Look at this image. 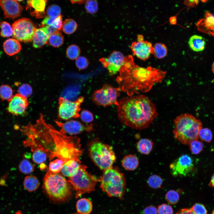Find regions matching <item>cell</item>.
<instances>
[{
  "label": "cell",
  "instance_id": "1",
  "mask_svg": "<svg viewBox=\"0 0 214 214\" xmlns=\"http://www.w3.org/2000/svg\"><path fill=\"white\" fill-rule=\"evenodd\" d=\"M21 130L26 138L24 145L30 147L32 151L43 150L50 160L56 157L64 163L70 159L79 160L82 153L79 138L57 130L46 122L42 114L35 123H29Z\"/></svg>",
  "mask_w": 214,
  "mask_h": 214
},
{
  "label": "cell",
  "instance_id": "2",
  "mask_svg": "<svg viewBox=\"0 0 214 214\" xmlns=\"http://www.w3.org/2000/svg\"><path fill=\"white\" fill-rule=\"evenodd\" d=\"M117 81L120 91L129 96L149 91L155 84L161 82L166 71L151 66L146 68L135 64L133 57H125Z\"/></svg>",
  "mask_w": 214,
  "mask_h": 214
},
{
  "label": "cell",
  "instance_id": "3",
  "mask_svg": "<svg viewBox=\"0 0 214 214\" xmlns=\"http://www.w3.org/2000/svg\"><path fill=\"white\" fill-rule=\"evenodd\" d=\"M117 111L122 123L138 130L147 128L158 114L154 104L143 95L122 98L117 106Z\"/></svg>",
  "mask_w": 214,
  "mask_h": 214
},
{
  "label": "cell",
  "instance_id": "4",
  "mask_svg": "<svg viewBox=\"0 0 214 214\" xmlns=\"http://www.w3.org/2000/svg\"><path fill=\"white\" fill-rule=\"evenodd\" d=\"M43 187L48 198L55 203L66 202L71 197L70 183L59 173L48 171L43 179Z\"/></svg>",
  "mask_w": 214,
  "mask_h": 214
},
{
  "label": "cell",
  "instance_id": "5",
  "mask_svg": "<svg viewBox=\"0 0 214 214\" xmlns=\"http://www.w3.org/2000/svg\"><path fill=\"white\" fill-rule=\"evenodd\" d=\"M174 137L181 143L189 145L191 141L199 139L202 123L192 115L188 113L181 114L174 120Z\"/></svg>",
  "mask_w": 214,
  "mask_h": 214
},
{
  "label": "cell",
  "instance_id": "6",
  "mask_svg": "<svg viewBox=\"0 0 214 214\" xmlns=\"http://www.w3.org/2000/svg\"><path fill=\"white\" fill-rule=\"evenodd\" d=\"M99 181L100 188L108 196L122 199L126 182L124 174L118 167L112 166L104 170Z\"/></svg>",
  "mask_w": 214,
  "mask_h": 214
},
{
  "label": "cell",
  "instance_id": "7",
  "mask_svg": "<svg viewBox=\"0 0 214 214\" xmlns=\"http://www.w3.org/2000/svg\"><path fill=\"white\" fill-rule=\"evenodd\" d=\"M88 151L92 161L101 170L112 167L115 161L116 156L111 147L97 139L90 143Z\"/></svg>",
  "mask_w": 214,
  "mask_h": 214
},
{
  "label": "cell",
  "instance_id": "8",
  "mask_svg": "<svg viewBox=\"0 0 214 214\" xmlns=\"http://www.w3.org/2000/svg\"><path fill=\"white\" fill-rule=\"evenodd\" d=\"M86 169L85 165H81L77 173L68 179V182L76 192V199L85 193L94 191L97 183L99 181V179L89 173Z\"/></svg>",
  "mask_w": 214,
  "mask_h": 214
},
{
  "label": "cell",
  "instance_id": "9",
  "mask_svg": "<svg viewBox=\"0 0 214 214\" xmlns=\"http://www.w3.org/2000/svg\"><path fill=\"white\" fill-rule=\"evenodd\" d=\"M120 89L108 84H104L100 89L94 92L92 95L93 102L97 105L106 107L114 104L117 106V97L120 96Z\"/></svg>",
  "mask_w": 214,
  "mask_h": 214
},
{
  "label": "cell",
  "instance_id": "10",
  "mask_svg": "<svg viewBox=\"0 0 214 214\" xmlns=\"http://www.w3.org/2000/svg\"><path fill=\"white\" fill-rule=\"evenodd\" d=\"M13 37L19 41L28 43L32 41L36 29L29 19L23 18L14 22L12 25Z\"/></svg>",
  "mask_w": 214,
  "mask_h": 214
},
{
  "label": "cell",
  "instance_id": "11",
  "mask_svg": "<svg viewBox=\"0 0 214 214\" xmlns=\"http://www.w3.org/2000/svg\"><path fill=\"white\" fill-rule=\"evenodd\" d=\"M84 97H80L75 101H71L60 97L59 99L58 117L63 120L77 118L80 117L79 112Z\"/></svg>",
  "mask_w": 214,
  "mask_h": 214
},
{
  "label": "cell",
  "instance_id": "12",
  "mask_svg": "<svg viewBox=\"0 0 214 214\" xmlns=\"http://www.w3.org/2000/svg\"><path fill=\"white\" fill-rule=\"evenodd\" d=\"M169 168L171 174L174 177L187 176L193 169V160L189 155H183L172 162Z\"/></svg>",
  "mask_w": 214,
  "mask_h": 214
},
{
  "label": "cell",
  "instance_id": "13",
  "mask_svg": "<svg viewBox=\"0 0 214 214\" xmlns=\"http://www.w3.org/2000/svg\"><path fill=\"white\" fill-rule=\"evenodd\" d=\"M56 125L60 128V131L63 133L71 135L79 134L84 131L90 132L93 130L92 124L84 125L81 122L71 120L64 123L55 120Z\"/></svg>",
  "mask_w": 214,
  "mask_h": 214
},
{
  "label": "cell",
  "instance_id": "14",
  "mask_svg": "<svg viewBox=\"0 0 214 214\" xmlns=\"http://www.w3.org/2000/svg\"><path fill=\"white\" fill-rule=\"evenodd\" d=\"M125 58L120 52L114 51L107 58H103L100 61L111 75L116 74L124 64Z\"/></svg>",
  "mask_w": 214,
  "mask_h": 214
},
{
  "label": "cell",
  "instance_id": "15",
  "mask_svg": "<svg viewBox=\"0 0 214 214\" xmlns=\"http://www.w3.org/2000/svg\"><path fill=\"white\" fill-rule=\"evenodd\" d=\"M8 102L7 111L16 116L23 114L29 104L27 98L18 93L13 95Z\"/></svg>",
  "mask_w": 214,
  "mask_h": 214
},
{
  "label": "cell",
  "instance_id": "16",
  "mask_svg": "<svg viewBox=\"0 0 214 214\" xmlns=\"http://www.w3.org/2000/svg\"><path fill=\"white\" fill-rule=\"evenodd\" d=\"M130 48L133 54L143 60L148 59L152 54L153 46L151 43L144 40L132 43Z\"/></svg>",
  "mask_w": 214,
  "mask_h": 214
},
{
  "label": "cell",
  "instance_id": "17",
  "mask_svg": "<svg viewBox=\"0 0 214 214\" xmlns=\"http://www.w3.org/2000/svg\"><path fill=\"white\" fill-rule=\"evenodd\" d=\"M0 6L5 17L12 19L20 16L23 10L15 0H0Z\"/></svg>",
  "mask_w": 214,
  "mask_h": 214
},
{
  "label": "cell",
  "instance_id": "18",
  "mask_svg": "<svg viewBox=\"0 0 214 214\" xmlns=\"http://www.w3.org/2000/svg\"><path fill=\"white\" fill-rule=\"evenodd\" d=\"M196 26L199 31L214 37V14L206 11L204 17L199 20Z\"/></svg>",
  "mask_w": 214,
  "mask_h": 214
},
{
  "label": "cell",
  "instance_id": "19",
  "mask_svg": "<svg viewBox=\"0 0 214 214\" xmlns=\"http://www.w3.org/2000/svg\"><path fill=\"white\" fill-rule=\"evenodd\" d=\"M48 0H27L26 9L29 10L31 16L37 18L45 16L46 4Z\"/></svg>",
  "mask_w": 214,
  "mask_h": 214
},
{
  "label": "cell",
  "instance_id": "20",
  "mask_svg": "<svg viewBox=\"0 0 214 214\" xmlns=\"http://www.w3.org/2000/svg\"><path fill=\"white\" fill-rule=\"evenodd\" d=\"M81 163L80 160L70 159L66 161L61 170L62 174L69 177L73 176L78 170Z\"/></svg>",
  "mask_w": 214,
  "mask_h": 214
},
{
  "label": "cell",
  "instance_id": "21",
  "mask_svg": "<svg viewBox=\"0 0 214 214\" xmlns=\"http://www.w3.org/2000/svg\"><path fill=\"white\" fill-rule=\"evenodd\" d=\"M4 52L7 55L13 56L18 53L21 49V46L19 41L15 38H9L3 44Z\"/></svg>",
  "mask_w": 214,
  "mask_h": 214
},
{
  "label": "cell",
  "instance_id": "22",
  "mask_svg": "<svg viewBox=\"0 0 214 214\" xmlns=\"http://www.w3.org/2000/svg\"><path fill=\"white\" fill-rule=\"evenodd\" d=\"M49 37L42 27L36 29L33 37V45L36 48H40L48 43Z\"/></svg>",
  "mask_w": 214,
  "mask_h": 214
},
{
  "label": "cell",
  "instance_id": "23",
  "mask_svg": "<svg viewBox=\"0 0 214 214\" xmlns=\"http://www.w3.org/2000/svg\"><path fill=\"white\" fill-rule=\"evenodd\" d=\"M188 44L191 49L195 51H200L203 50L205 48V41L202 37L195 35L192 36L189 39Z\"/></svg>",
  "mask_w": 214,
  "mask_h": 214
},
{
  "label": "cell",
  "instance_id": "24",
  "mask_svg": "<svg viewBox=\"0 0 214 214\" xmlns=\"http://www.w3.org/2000/svg\"><path fill=\"white\" fill-rule=\"evenodd\" d=\"M76 209L78 213L80 214H89L92 211V204L88 199H80L76 202Z\"/></svg>",
  "mask_w": 214,
  "mask_h": 214
},
{
  "label": "cell",
  "instance_id": "25",
  "mask_svg": "<svg viewBox=\"0 0 214 214\" xmlns=\"http://www.w3.org/2000/svg\"><path fill=\"white\" fill-rule=\"evenodd\" d=\"M122 165L125 169L132 171L136 169L139 164L137 157L133 155H128L125 156L122 160Z\"/></svg>",
  "mask_w": 214,
  "mask_h": 214
},
{
  "label": "cell",
  "instance_id": "26",
  "mask_svg": "<svg viewBox=\"0 0 214 214\" xmlns=\"http://www.w3.org/2000/svg\"><path fill=\"white\" fill-rule=\"evenodd\" d=\"M153 142L146 138L140 139L137 143V148L138 151L144 154H149L152 150Z\"/></svg>",
  "mask_w": 214,
  "mask_h": 214
},
{
  "label": "cell",
  "instance_id": "27",
  "mask_svg": "<svg viewBox=\"0 0 214 214\" xmlns=\"http://www.w3.org/2000/svg\"><path fill=\"white\" fill-rule=\"evenodd\" d=\"M23 185L26 190L29 192H33L38 188L40 182L37 177L33 175H29L25 178Z\"/></svg>",
  "mask_w": 214,
  "mask_h": 214
},
{
  "label": "cell",
  "instance_id": "28",
  "mask_svg": "<svg viewBox=\"0 0 214 214\" xmlns=\"http://www.w3.org/2000/svg\"><path fill=\"white\" fill-rule=\"evenodd\" d=\"M152 54L156 58L161 59L167 55L168 50L166 45L162 43H156L153 46Z\"/></svg>",
  "mask_w": 214,
  "mask_h": 214
},
{
  "label": "cell",
  "instance_id": "29",
  "mask_svg": "<svg viewBox=\"0 0 214 214\" xmlns=\"http://www.w3.org/2000/svg\"><path fill=\"white\" fill-rule=\"evenodd\" d=\"M64 42V38L61 33L58 31L52 34L49 38V44L55 48L61 46Z\"/></svg>",
  "mask_w": 214,
  "mask_h": 214
},
{
  "label": "cell",
  "instance_id": "30",
  "mask_svg": "<svg viewBox=\"0 0 214 214\" xmlns=\"http://www.w3.org/2000/svg\"><path fill=\"white\" fill-rule=\"evenodd\" d=\"M77 26V24L74 20L72 19H67L64 21L62 29L64 33L70 34L75 32Z\"/></svg>",
  "mask_w": 214,
  "mask_h": 214
},
{
  "label": "cell",
  "instance_id": "31",
  "mask_svg": "<svg viewBox=\"0 0 214 214\" xmlns=\"http://www.w3.org/2000/svg\"><path fill=\"white\" fill-rule=\"evenodd\" d=\"M13 96V90L10 86L7 84L0 86V98L2 100H7L8 101Z\"/></svg>",
  "mask_w": 214,
  "mask_h": 214
},
{
  "label": "cell",
  "instance_id": "32",
  "mask_svg": "<svg viewBox=\"0 0 214 214\" xmlns=\"http://www.w3.org/2000/svg\"><path fill=\"white\" fill-rule=\"evenodd\" d=\"M19 169L20 171L23 173L28 174L34 171V166L29 160L24 159L20 163Z\"/></svg>",
  "mask_w": 214,
  "mask_h": 214
},
{
  "label": "cell",
  "instance_id": "33",
  "mask_svg": "<svg viewBox=\"0 0 214 214\" xmlns=\"http://www.w3.org/2000/svg\"><path fill=\"white\" fill-rule=\"evenodd\" d=\"M1 29L0 36L3 37H9L13 35V31L12 26L8 22L2 21L0 23Z\"/></svg>",
  "mask_w": 214,
  "mask_h": 214
},
{
  "label": "cell",
  "instance_id": "34",
  "mask_svg": "<svg viewBox=\"0 0 214 214\" xmlns=\"http://www.w3.org/2000/svg\"><path fill=\"white\" fill-rule=\"evenodd\" d=\"M80 52V48L78 46L75 45H72L67 48L66 54L69 59L75 60L79 56Z\"/></svg>",
  "mask_w": 214,
  "mask_h": 214
},
{
  "label": "cell",
  "instance_id": "35",
  "mask_svg": "<svg viewBox=\"0 0 214 214\" xmlns=\"http://www.w3.org/2000/svg\"><path fill=\"white\" fill-rule=\"evenodd\" d=\"M147 183L149 186L152 188L158 189L161 187L163 183V180L160 176L153 174L148 178Z\"/></svg>",
  "mask_w": 214,
  "mask_h": 214
},
{
  "label": "cell",
  "instance_id": "36",
  "mask_svg": "<svg viewBox=\"0 0 214 214\" xmlns=\"http://www.w3.org/2000/svg\"><path fill=\"white\" fill-rule=\"evenodd\" d=\"M32 155L33 161L37 164H41L45 162L47 158V155L44 151L40 150L33 151Z\"/></svg>",
  "mask_w": 214,
  "mask_h": 214
},
{
  "label": "cell",
  "instance_id": "37",
  "mask_svg": "<svg viewBox=\"0 0 214 214\" xmlns=\"http://www.w3.org/2000/svg\"><path fill=\"white\" fill-rule=\"evenodd\" d=\"M64 162L60 159H56L50 162L49 165V170L54 173H58L62 168Z\"/></svg>",
  "mask_w": 214,
  "mask_h": 214
},
{
  "label": "cell",
  "instance_id": "38",
  "mask_svg": "<svg viewBox=\"0 0 214 214\" xmlns=\"http://www.w3.org/2000/svg\"><path fill=\"white\" fill-rule=\"evenodd\" d=\"M165 198L169 204L173 205L178 202L180 196L179 193L176 191L170 190L166 193Z\"/></svg>",
  "mask_w": 214,
  "mask_h": 214
},
{
  "label": "cell",
  "instance_id": "39",
  "mask_svg": "<svg viewBox=\"0 0 214 214\" xmlns=\"http://www.w3.org/2000/svg\"><path fill=\"white\" fill-rule=\"evenodd\" d=\"M189 145L191 152L196 155L199 154L202 151L204 146L203 143L198 139L191 141Z\"/></svg>",
  "mask_w": 214,
  "mask_h": 214
},
{
  "label": "cell",
  "instance_id": "40",
  "mask_svg": "<svg viewBox=\"0 0 214 214\" xmlns=\"http://www.w3.org/2000/svg\"><path fill=\"white\" fill-rule=\"evenodd\" d=\"M199 137L202 140L210 142L212 139V133L210 129L202 128L199 131Z\"/></svg>",
  "mask_w": 214,
  "mask_h": 214
},
{
  "label": "cell",
  "instance_id": "41",
  "mask_svg": "<svg viewBox=\"0 0 214 214\" xmlns=\"http://www.w3.org/2000/svg\"><path fill=\"white\" fill-rule=\"evenodd\" d=\"M46 12L47 16L55 18L61 15V9L58 6L53 4L48 7Z\"/></svg>",
  "mask_w": 214,
  "mask_h": 214
},
{
  "label": "cell",
  "instance_id": "42",
  "mask_svg": "<svg viewBox=\"0 0 214 214\" xmlns=\"http://www.w3.org/2000/svg\"><path fill=\"white\" fill-rule=\"evenodd\" d=\"M18 92V93L27 98L32 95V89L29 84H22L19 87Z\"/></svg>",
  "mask_w": 214,
  "mask_h": 214
},
{
  "label": "cell",
  "instance_id": "43",
  "mask_svg": "<svg viewBox=\"0 0 214 214\" xmlns=\"http://www.w3.org/2000/svg\"><path fill=\"white\" fill-rule=\"evenodd\" d=\"M85 4V8L87 12L89 13H95L98 9V5L95 0H87Z\"/></svg>",
  "mask_w": 214,
  "mask_h": 214
},
{
  "label": "cell",
  "instance_id": "44",
  "mask_svg": "<svg viewBox=\"0 0 214 214\" xmlns=\"http://www.w3.org/2000/svg\"><path fill=\"white\" fill-rule=\"evenodd\" d=\"M77 67L82 70L86 69L89 65V62L87 59L83 56H79L75 61Z\"/></svg>",
  "mask_w": 214,
  "mask_h": 214
},
{
  "label": "cell",
  "instance_id": "45",
  "mask_svg": "<svg viewBox=\"0 0 214 214\" xmlns=\"http://www.w3.org/2000/svg\"><path fill=\"white\" fill-rule=\"evenodd\" d=\"M80 117L81 120L84 122L89 123L92 122L94 119L92 114L87 110H84L81 111Z\"/></svg>",
  "mask_w": 214,
  "mask_h": 214
},
{
  "label": "cell",
  "instance_id": "46",
  "mask_svg": "<svg viewBox=\"0 0 214 214\" xmlns=\"http://www.w3.org/2000/svg\"><path fill=\"white\" fill-rule=\"evenodd\" d=\"M173 210L171 207L166 204L159 205L157 209V214H173Z\"/></svg>",
  "mask_w": 214,
  "mask_h": 214
},
{
  "label": "cell",
  "instance_id": "47",
  "mask_svg": "<svg viewBox=\"0 0 214 214\" xmlns=\"http://www.w3.org/2000/svg\"><path fill=\"white\" fill-rule=\"evenodd\" d=\"M194 214H207V211L204 206L200 204L196 203L191 208Z\"/></svg>",
  "mask_w": 214,
  "mask_h": 214
},
{
  "label": "cell",
  "instance_id": "48",
  "mask_svg": "<svg viewBox=\"0 0 214 214\" xmlns=\"http://www.w3.org/2000/svg\"><path fill=\"white\" fill-rule=\"evenodd\" d=\"M62 17L61 15L54 19L51 26L57 30H59L62 28Z\"/></svg>",
  "mask_w": 214,
  "mask_h": 214
},
{
  "label": "cell",
  "instance_id": "49",
  "mask_svg": "<svg viewBox=\"0 0 214 214\" xmlns=\"http://www.w3.org/2000/svg\"><path fill=\"white\" fill-rule=\"evenodd\" d=\"M143 214H157V209L154 206H150L144 209Z\"/></svg>",
  "mask_w": 214,
  "mask_h": 214
},
{
  "label": "cell",
  "instance_id": "50",
  "mask_svg": "<svg viewBox=\"0 0 214 214\" xmlns=\"http://www.w3.org/2000/svg\"><path fill=\"white\" fill-rule=\"evenodd\" d=\"M42 28L49 37L58 31L56 29L50 26H44Z\"/></svg>",
  "mask_w": 214,
  "mask_h": 214
},
{
  "label": "cell",
  "instance_id": "51",
  "mask_svg": "<svg viewBox=\"0 0 214 214\" xmlns=\"http://www.w3.org/2000/svg\"><path fill=\"white\" fill-rule=\"evenodd\" d=\"M54 19L47 16H45L41 22L42 26H51Z\"/></svg>",
  "mask_w": 214,
  "mask_h": 214
},
{
  "label": "cell",
  "instance_id": "52",
  "mask_svg": "<svg viewBox=\"0 0 214 214\" xmlns=\"http://www.w3.org/2000/svg\"><path fill=\"white\" fill-rule=\"evenodd\" d=\"M175 214H194L191 209L184 208L180 210Z\"/></svg>",
  "mask_w": 214,
  "mask_h": 214
},
{
  "label": "cell",
  "instance_id": "53",
  "mask_svg": "<svg viewBox=\"0 0 214 214\" xmlns=\"http://www.w3.org/2000/svg\"><path fill=\"white\" fill-rule=\"evenodd\" d=\"M72 3L73 4L78 3L81 4L86 1L87 0H70Z\"/></svg>",
  "mask_w": 214,
  "mask_h": 214
},
{
  "label": "cell",
  "instance_id": "54",
  "mask_svg": "<svg viewBox=\"0 0 214 214\" xmlns=\"http://www.w3.org/2000/svg\"><path fill=\"white\" fill-rule=\"evenodd\" d=\"M209 185L210 186L214 187V174L212 177Z\"/></svg>",
  "mask_w": 214,
  "mask_h": 214
},
{
  "label": "cell",
  "instance_id": "55",
  "mask_svg": "<svg viewBox=\"0 0 214 214\" xmlns=\"http://www.w3.org/2000/svg\"><path fill=\"white\" fill-rule=\"evenodd\" d=\"M170 20L171 23L172 24H174L176 23V18L174 17H171Z\"/></svg>",
  "mask_w": 214,
  "mask_h": 214
},
{
  "label": "cell",
  "instance_id": "56",
  "mask_svg": "<svg viewBox=\"0 0 214 214\" xmlns=\"http://www.w3.org/2000/svg\"><path fill=\"white\" fill-rule=\"evenodd\" d=\"M212 70L213 73L214 74V62H213L212 64Z\"/></svg>",
  "mask_w": 214,
  "mask_h": 214
},
{
  "label": "cell",
  "instance_id": "57",
  "mask_svg": "<svg viewBox=\"0 0 214 214\" xmlns=\"http://www.w3.org/2000/svg\"><path fill=\"white\" fill-rule=\"evenodd\" d=\"M15 214H23V213L21 211L18 210L16 212Z\"/></svg>",
  "mask_w": 214,
  "mask_h": 214
},
{
  "label": "cell",
  "instance_id": "58",
  "mask_svg": "<svg viewBox=\"0 0 214 214\" xmlns=\"http://www.w3.org/2000/svg\"><path fill=\"white\" fill-rule=\"evenodd\" d=\"M199 1H200L202 2L203 3H205L207 2L208 1V0H198Z\"/></svg>",
  "mask_w": 214,
  "mask_h": 214
},
{
  "label": "cell",
  "instance_id": "59",
  "mask_svg": "<svg viewBox=\"0 0 214 214\" xmlns=\"http://www.w3.org/2000/svg\"><path fill=\"white\" fill-rule=\"evenodd\" d=\"M15 0L17 1H23V0Z\"/></svg>",
  "mask_w": 214,
  "mask_h": 214
},
{
  "label": "cell",
  "instance_id": "60",
  "mask_svg": "<svg viewBox=\"0 0 214 214\" xmlns=\"http://www.w3.org/2000/svg\"><path fill=\"white\" fill-rule=\"evenodd\" d=\"M212 214H214V210L213 211V212H212Z\"/></svg>",
  "mask_w": 214,
  "mask_h": 214
},
{
  "label": "cell",
  "instance_id": "61",
  "mask_svg": "<svg viewBox=\"0 0 214 214\" xmlns=\"http://www.w3.org/2000/svg\"><path fill=\"white\" fill-rule=\"evenodd\" d=\"M79 214V213H74V214Z\"/></svg>",
  "mask_w": 214,
  "mask_h": 214
}]
</instances>
